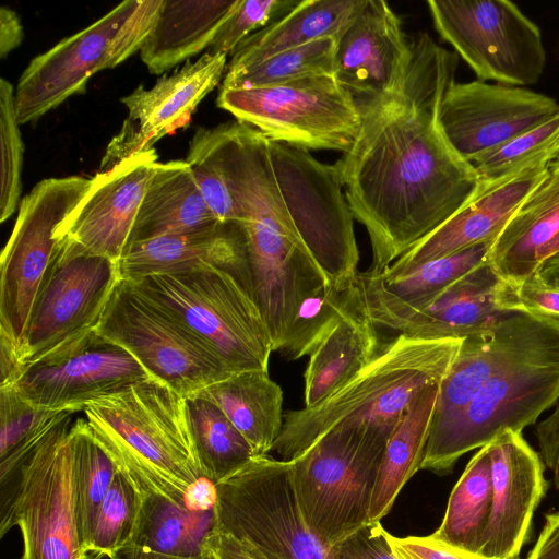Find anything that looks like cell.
<instances>
[{
	"label": "cell",
	"instance_id": "f35d334b",
	"mask_svg": "<svg viewBox=\"0 0 559 559\" xmlns=\"http://www.w3.org/2000/svg\"><path fill=\"white\" fill-rule=\"evenodd\" d=\"M557 160L559 112L473 164L480 181L477 197L492 191L532 168Z\"/></svg>",
	"mask_w": 559,
	"mask_h": 559
},
{
	"label": "cell",
	"instance_id": "1f68e13d",
	"mask_svg": "<svg viewBox=\"0 0 559 559\" xmlns=\"http://www.w3.org/2000/svg\"><path fill=\"white\" fill-rule=\"evenodd\" d=\"M366 0H304L282 17L251 34L230 55L226 70L262 61L278 52L343 33Z\"/></svg>",
	"mask_w": 559,
	"mask_h": 559
},
{
	"label": "cell",
	"instance_id": "ffe728a7",
	"mask_svg": "<svg viewBox=\"0 0 559 559\" xmlns=\"http://www.w3.org/2000/svg\"><path fill=\"white\" fill-rule=\"evenodd\" d=\"M226 68L227 56L205 52L171 75L162 76L151 88L140 85L122 97L128 117L108 144L99 171L152 150L162 138L189 124L195 108L218 85Z\"/></svg>",
	"mask_w": 559,
	"mask_h": 559
},
{
	"label": "cell",
	"instance_id": "f6af8a7d",
	"mask_svg": "<svg viewBox=\"0 0 559 559\" xmlns=\"http://www.w3.org/2000/svg\"><path fill=\"white\" fill-rule=\"evenodd\" d=\"M297 3L298 1L288 0H239L206 52L231 55L247 37L274 22L276 17H282Z\"/></svg>",
	"mask_w": 559,
	"mask_h": 559
},
{
	"label": "cell",
	"instance_id": "b9f144b4",
	"mask_svg": "<svg viewBox=\"0 0 559 559\" xmlns=\"http://www.w3.org/2000/svg\"><path fill=\"white\" fill-rule=\"evenodd\" d=\"M142 496L133 478L118 467L100 504L93 537L86 552L109 558L131 537L141 509Z\"/></svg>",
	"mask_w": 559,
	"mask_h": 559
},
{
	"label": "cell",
	"instance_id": "83f0119b",
	"mask_svg": "<svg viewBox=\"0 0 559 559\" xmlns=\"http://www.w3.org/2000/svg\"><path fill=\"white\" fill-rule=\"evenodd\" d=\"M536 314L515 311L489 328L463 338L460 350L440 383L430 432L453 420L495 371L515 352Z\"/></svg>",
	"mask_w": 559,
	"mask_h": 559
},
{
	"label": "cell",
	"instance_id": "3957f363",
	"mask_svg": "<svg viewBox=\"0 0 559 559\" xmlns=\"http://www.w3.org/2000/svg\"><path fill=\"white\" fill-rule=\"evenodd\" d=\"M463 338L397 334L348 383L312 407L284 412L273 450L293 462L341 425L396 426L417 393L441 382Z\"/></svg>",
	"mask_w": 559,
	"mask_h": 559
},
{
	"label": "cell",
	"instance_id": "ac0fdd59",
	"mask_svg": "<svg viewBox=\"0 0 559 559\" xmlns=\"http://www.w3.org/2000/svg\"><path fill=\"white\" fill-rule=\"evenodd\" d=\"M558 112L559 104L550 96L476 80L449 86L439 118L449 143L473 165Z\"/></svg>",
	"mask_w": 559,
	"mask_h": 559
},
{
	"label": "cell",
	"instance_id": "7bdbcfd3",
	"mask_svg": "<svg viewBox=\"0 0 559 559\" xmlns=\"http://www.w3.org/2000/svg\"><path fill=\"white\" fill-rule=\"evenodd\" d=\"M15 109V90L10 81L0 80V222L4 223L17 209L22 192L24 143Z\"/></svg>",
	"mask_w": 559,
	"mask_h": 559
},
{
	"label": "cell",
	"instance_id": "9f6ffc18",
	"mask_svg": "<svg viewBox=\"0 0 559 559\" xmlns=\"http://www.w3.org/2000/svg\"><path fill=\"white\" fill-rule=\"evenodd\" d=\"M81 559H99L96 555L93 552H82Z\"/></svg>",
	"mask_w": 559,
	"mask_h": 559
},
{
	"label": "cell",
	"instance_id": "5b68a950",
	"mask_svg": "<svg viewBox=\"0 0 559 559\" xmlns=\"http://www.w3.org/2000/svg\"><path fill=\"white\" fill-rule=\"evenodd\" d=\"M117 466L188 497L201 474L188 426L186 399L150 378L88 403L82 411Z\"/></svg>",
	"mask_w": 559,
	"mask_h": 559
},
{
	"label": "cell",
	"instance_id": "44dd1931",
	"mask_svg": "<svg viewBox=\"0 0 559 559\" xmlns=\"http://www.w3.org/2000/svg\"><path fill=\"white\" fill-rule=\"evenodd\" d=\"M129 475L140 489L141 509L131 537L109 559H216L214 484L202 478L180 499L148 477Z\"/></svg>",
	"mask_w": 559,
	"mask_h": 559
},
{
	"label": "cell",
	"instance_id": "c3c4849f",
	"mask_svg": "<svg viewBox=\"0 0 559 559\" xmlns=\"http://www.w3.org/2000/svg\"><path fill=\"white\" fill-rule=\"evenodd\" d=\"M388 540L399 559H486L445 545L431 535L401 538L388 534Z\"/></svg>",
	"mask_w": 559,
	"mask_h": 559
},
{
	"label": "cell",
	"instance_id": "52a82bcc",
	"mask_svg": "<svg viewBox=\"0 0 559 559\" xmlns=\"http://www.w3.org/2000/svg\"><path fill=\"white\" fill-rule=\"evenodd\" d=\"M395 427L337 426L292 462L304 520L325 547L369 523L377 477Z\"/></svg>",
	"mask_w": 559,
	"mask_h": 559
},
{
	"label": "cell",
	"instance_id": "5bb4252c",
	"mask_svg": "<svg viewBox=\"0 0 559 559\" xmlns=\"http://www.w3.org/2000/svg\"><path fill=\"white\" fill-rule=\"evenodd\" d=\"M58 245L20 349V376L94 332L120 281L118 262L90 253L72 242Z\"/></svg>",
	"mask_w": 559,
	"mask_h": 559
},
{
	"label": "cell",
	"instance_id": "7402d4cb",
	"mask_svg": "<svg viewBox=\"0 0 559 559\" xmlns=\"http://www.w3.org/2000/svg\"><path fill=\"white\" fill-rule=\"evenodd\" d=\"M157 154L138 153L98 171L85 195L56 231L58 242L119 262L129 246Z\"/></svg>",
	"mask_w": 559,
	"mask_h": 559
},
{
	"label": "cell",
	"instance_id": "bcb514c9",
	"mask_svg": "<svg viewBox=\"0 0 559 559\" xmlns=\"http://www.w3.org/2000/svg\"><path fill=\"white\" fill-rule=\"evenodd\" d=\"M380 522L368 523L329 549L328 559H399Z\"/></svg>",
	"mask_w": 559,
	"mask_h": 559
},
{
	"label": "cell",
	"instance_id": "f5cc1de1",
	"mask_svg": "<svg viewBox=\"0 0 559 559\" xmlns=\"http://www.w3.org/2000/svg\"><path fill=\"white\" fill-rule=\"evenodd\" d=\"M24 37L21 20L15 11L2 7L0 9V56L4 59L17 48Z\"/></svg>",
	"mask_w": 559,
	"mask_h": 559
},
{
	"label": "cell",
	"instance_id": "d590c367",
	"mask_svg": "<svg viewBox=\"0 0 559 559\" xmlns=\"http://www.w3.org/2000/svg\"><path fill=\"white\" fill-rule=\"evenodd\" d=\"M186 409L201 474L212 484L230 477L255 456L245 437L214 403L194 394L186 397Z\"/></svg>",
	"mask_w": 559,
	"mask_h": 559
},
{
	"label": "cell",
	"instance_id": "e575fe53",
	"mask_svg": "<svg viewBox=\"0 0 559 559\" xmlns=\"http://www.w3.org/2000/svg\"><path fill=\"white\" fill-rule=\"evenodd\" d=\"M492 507L491 460L487 447L469 460L453 487L444 518L431 536L453 548L480 556Z\"/></svg>",
	"mask_w": 559,
	"mask_h": 559
},
{
	"label": "cell",
	"instance_id": "ba28073f",
	"mask_svg": "<svg viewBox=\"0 0 559 559\" xmlns=\"http://www.w3.org/2000/svg\"><path fill=\"white\" fill-rule=\"evenodd\" d=\"M163 0H126L82 31L36 56L15 87L20 124L36 122L75 94L91 76L140 51Z\"/></svg>",
	"mask_w": 559,
	"mask_h": 559
},
{
	"label": "cell",
	"instance_id": "8d00e7d4",
	"mask_svg": "<svg viewBox=\"0 0 559 559\" xmlns=\"http://www.w3.org/2000/svg\"><path fill=\"white\" fill-rule=\"evenodd\" d=\"M70 438L73 456L75 521L82 552H86L100 504L118 466L96 440L84 417L73 420Z\"/></svg>",
	"mask_w": 559,
	"mask_h": 559
},
{
	"label": "cell",
	"instance_id": "30bf717a",
	"mask_svg": "<svg viewBox=\"0 0 559 559\" xmlns=\"http://www.w3.org/2000/svg\"><path fill=\"white\" fill-rule=\"evenodd\" d=\"M214 489L216 532L252 546L265 559H328L330 548L300 511L292 462L254 456Z\"/></svg>",
	"mask_w": 559,
	"mask_h": 559
},
{
	"label": "cell",
	"instance_id": "484cf974",
	"mask_svg": "<svg viewBox=\"0 0 559 559\" xmlns=\"http://www.w3.org/2000/svg\"><path fill=\"white\" fill-rule=\"evenodd\" d=\"M380 348L377 326L364 310L356 281L341 290L336 312L309 354L304 373L305 407L343 388Z\"/></svg>",
	"mask_w": 559,
	"mask_h": 559
},
{
	"label": "cell",
	"instance_id": "e0dca14e",
	"mask_svg": "<svg viewBox=\"0 0 559 559\" xmlns=\"http://www.w3.org/2000/svg\"><path fill=\"white\" fill-rule=\"evenodd\" d=\"M95 331L185 399L229 377L200 341L127 281L117 283Z\"/></svg>",
	"mask_w": 559,
	"mask_h": 559
},
{
	"label": "cell",
	"instance_id": "74e56055",
	"mask_svg": "<svg viewBox=\"0 0 559 559\" xmlns=\"http://www.w3.org/2000/svg\"><path fill=\"white\" fill-rule=\"evenodd\" d=\"M70 413L34 405L13 386H0L1 492L11 487L26 460Z\"/></svg>",
	"mask_w": 559,
	"mask_h": 559
},
{
	"label": "cell",
	"instance_id": "f546056e",
	"mask_svg": "<svg viewBox=\"0 0 559 559\" xmlns=\"http://www.w3.org/2000/svg\"><path fill=\"white\" fill-rule=\"evenodd\" d=\"M218 222L198 189L186 160L157 162L152 169L129 246L203 229Z\"/></svg>",
	"mask_w": 559,
	"mask_h": 559
},
{
	"label": "cell",
	"instance_id": "8992f818",
	"mask_svg": "<svg viewBox=\"0 0 559 559\" xmlns=\"http://www.w3.org/2000/svg\"><path fill=\"white\" fill-rule=\"evenodd\" d=\"M173 317L229 376L267 370L273 352L253 299L229 272L213 265L127 281Z\"/></svg>",
	"mask_w": 559,
	"mask_h": 559
},
{
	"label": "cell",
	"instance_id": "277c9868",
	"mask_svg": "<svg viewBox=\"0 0 559 559\" xmlns=\"http://www.w3.org/2000/svg\"><path fill=\"white\" fill-rule=\"evenodd\" d=\"M559 400V322L536 314L515 352L466 407L429 433L419 469L450 474L467 452L507 429L523 431Z\"/></svg>",
	"mask_w": 559,
	"mask_h": 559
},
{
	"label": "cell",
	"instance_id": "60d3db41",
	"mask_svg": "<svg viewBox=\"0 0 559 559\" xmlns=\"http://www.w3.org/2000/svg\"><path fill=\"white\" fill-rule=\"evenodd\" d=\"M497 238L477 243L450 255L432 260L406 272L382 277V286L403 301H414L444 289L467 273L489 262L490 250Z\"/></svg>",
	"mask_w": 559,
	"mask_h": 559
},
{
	"label": "cell",
	"instance_id": "681fc988",
	"mask_svg": "<svg viewBox=\"0 0 559 559\" xmlns=\"http://www.w3.org/2000/svg\"><path fill=\"white\" fill-rule=\"evenodd\" d=\"M539 456L554 475V485L559 489V403L554 412L535 429Z\"/></svg>",
	"mask_w": 559,
	"mask_h": 559
},
{
	"label": "cell",
	"instance_id": "d6a6232c",
	"mask_svg": "<svg viewBox=\"0 0 559 559\" xmlns=\"http://www.w3.org/2000/svg\"><path fill=\"white\" fill-rule=\"evenodd\" d=\"M197 395L214 403L226 415L255 456L267 455L273 450L283 428V391L267 370L229 376Z\"/></svg>",
	"mask_w": 559,
	"mask_h": 559
},
{
	"label": "cell",
	"instance_id": "4dcf8cb0",
	"mask_svg": "<svg viewBox=\"0 0 559 559\" xmlns=\"http://www.w3.org/2000/svg\"><path fill=\"white\" fill-rule=\"evenodd\" d=\"M239 0H163L156 22L140 49L152 74H162L207 50Z\"/></svg>",
	"mask_w": 559,
	"mask_h": 559
},
{
	"label": "cell",
	"instance_id": "ab89813d",
	"mask_svg": "<svg viewBox=\"0 0 559 559\" xmlns=\"http://www.w3.org/2000/svg\"><path fill=\"white\" fill-rule=\"evenodd\" d=\"M336 39L325 37L262 61L226 70L223 88H253L317 75H334Z\"/></svg>",
	"mask_w": 559,
	"mask_h": 559
},
{
	"label": "cell",
	"instance_id": "ee69618b",
	"mask_svg": "<svg viewBox=\"0 0 559 559\" xmlns=\"http://www.w3.org/2000/svg\"><path fill=\"white\" fill-rule=\"evenodd\" d=\"M192 177L209 209L223 223L238 222V212L225 177L200 128L190 140L187 158Z\"/></svg>",
	"mask_w": 559,
	"mask_h": 559
},
{
	"label": "cell",
	"instance_id": "9c48e42d",
	"mask_svg": "<svg viewBox=\"0 0 559 559\" xmlns=\"http://www.w3.org/2000/svg\"><path fill=\"white\" fill-rule=\"evenodd\" d=\"M91 185L92 178L82 176L47 178L20 202L0 258V359L19 372L32 309L58 251L56 231Z\"/></svg>",
	"mask_w": 559,
	"mask_h": 559
},
{
	"label": "cell",
	"instance_id": "6da1fadb",
	"mask_svg": "<svg viewBox=\"0 0 559 559\" xmlns=\"http://www.w3.org/2000/svg\"><path fill=\"white\" fill-rule=\"evenodd\" d=\"M409 43L399 81L381 94L356 98L360 129L335 163L354 219L370 239L368 271L377 274L475 200L480 185L440 124L459 55L423 32Z\"/></svg>",
	"mask_w": 559,
	"mask_h": 559
},
{
	"label": "cell",
	"instance_id": "d6986e66",
	"mask_svg": "<svg viewBox=\"0 0 559 559\" xmlns=\"http://www.w3.org/2000/svg\"><path fill=\"white\" fill-rule=\"evenodd\" d=\"M150 378L129 352L94 331L73 347L25 369L11 386L34 405L76 413Z\"/></svg>",
	"mask_w": 559,
	"mask_h": 559
},
{
	"label": "cell",
	"instance_id": "9a60e30c",
	"mask_svg": "<svg viewBox=\"0 0 559 559\" xmlns=\"http://www.w3.org/2000/svg\"><path fill=\"white\" fill-rule=\"evenodd\" d=\"M435 28L480 81L524 87L544 73L542 32L508 0H429Z\"/></svg>",
	"mask_w": 559,
	"mask_h": 559
},
{
	"label": "cell",
	"instance_id": "d4e9b609",
	"mask_svg": "<svg viewBox=\"0 0 559 559\" xmlns=\"http://www.w3.org/2000/svg\"><path fill=\"white\" fill-rule=\"evenodd\" d=\"M550 165L532 168L477 197L379 274L393 277L423 263L497 238L522 202L545 177Z\"/></svg>",
	"mask_w": 559,
	"mask_h": 559
},
{
	"label": "cell",
	"instance_id": "f1b7e54d",
	"mask_svg": "<svg viewBox=\"0 0 559 559\" xmlns=\"http://www.w3.org/2000/svg\"><path fill=\"white\" fill-rule=\"evenodd\" d=\"M559 231V160L522 202L489 254L495 271L518 285L537 271L538 250Z\"/></svg>",
	"mask_w": 559,
	"mask_h": 559
},
{
	"label": "cell",
	"instance_id": "7c38bea8",
	"mask_svg": "<svg viewBox=\"0 0 559 559\" xmlns=\"http://www.w3.org/2000/svg\"><path fill=\"white\" fill-rule=\"evenodd\" d=\"M267 146L277 187L304 243L332 287L352 286L359 272V251L336 165L269 138Z\"/></svg>",
	"mask_w": 559,
	"mask_h": 559
},
{
	"label": "cell",
	"instance_id": "f907efd6",
	"mask_svg": "<svg viewBox=\"0 0 559 559\" xmlns=\"http://www.w3.org/2000/svg\"><path fill=\"white\" fill-rule=\"evenodd\" d=\"M526 559H559V511L545 515L544 526Z\"/></svg>",
	"mask_w": 559,
	"mask_h": 559
},
{
	"label": "cell",
	"instance_id": "8fae6325",
	"mask_svg": "<svg viewBox=\"0 0 559 559\" xmlns=\"http://www.w3.org/2000/svg\"><path fill=\"white\" fill-rule=\"evenodd\" d=\"M216 104L266 138L307 150L342 153L360 129L356 97L334 75L253 87H221Z\"/></svg>",
	"mask_w": 559,
	"mask_h": 559
},
{
	"label": "cell",
	"instance_id": "4316f807",
	"mask_svg": "<svg viewBox=\"0 0 559 559\" xmlns=\"http://www.w3.org/2000/svg\"><path fill=\"white\" fill-rule=\"evenodd\" d=\"M213 265L229 272L243 287L245 235L239 222H218L210 227L130 245L118 262L120 280Z\"/></svg>",
	"mask_w": 559,
	"mask_h": 559
},
{
	"label": "cell",
	"instance_id": "2e32d148",
	"mask_svg": "<svg viewBox=\"0 0 559 559\" xmlns=\"http://www.w3.org/2000/svg\"><path fill=\"white\" fill-rule=\"evenodd\" d=\"M357 285L364 310L377 328L409 337L464 338L514 310V285L487 262L437 294L403 301L390 294L379 276L359 271Z\"/></svg>",
	"mask_w": 559,
	"mask_h": 559
},
{
	"label": "cell",
	"instance_id": "816d5d0a",
	"mask_svg": "<svg viewBox=\"0 0 559 559\" xmlns=\"http://www.w3.org/2000/svg\"><path fill=\"white\" fill-rule=\"evenodd\" d=\"M216 559H265L252 546L215 531L211 538Z\"/></svg>",
	"mask_w": 559,
	"mask_h": 559
},
{
	"label": "cell",
	"instance_id": "836d02e7",
	"mask_svg": "<svg viewBox=\"0 0 559 559\" xmlns=\"http://www.w3.org/2000/svg\"><path fill=\"white\" fill-rule=\"evenodd\" d=\"M440 383L417 393L392 432L373 489L369 523L380 522L389 513L403 486L420 468Z\"/></svg>",
	"mask_w": 559,
	"mask_h": 559
},
{
	"label": "cell",
	"instance_id": "11a10c76",
	"mask_svg": "<svg viewBox=\"0 0 559 559\" xmlns=\"http://www.w3.org/2000/svg\"><path fill=\"white\" fill-rule=\"evenodd\" d=\"M557 254H559V231L538 250L536 255L537 267L539 269L542 263Z\"/></svg>",
	"mask_w": 559,
	"mask_h": 559
},
{
	"label": "cell",
	"instance_id": "7dc6e473",
	"mask_svg": "<svg viewBox=\"0 0 559 559\" xmlns=\"http://www.w3.org/2000/svg\"><path fill=\"white\" fill-rule=\"evenodd\" d=\"M514 309L559 322V287L545 283L534 273L514 285Z\"/></svg>",
	"mask_w": 559,
	"mask_h": 559
},
{
	"label": "cell",
	"instance_id": "db71d44e",
	"mask_svg": "<svg viewBox=\"0 0 559 559\" xmlns=\"http://www.w3.org/2000/svg\"><path fill=\"white\" fill-rule=\"evenodd\" d=\"M545 283L559 287V254L546 260L535 272Z\"/></svg>",
	"mask_w": 559,
	"mask_h": 559
},
{
	"label": "cell",
	"instance_id": "603a6c76",
	"mask_svg": "<svg viewBox=\"0 0 559 559\" xmlns=\"http://www.w3.org/2000/svg\"><path fill=\"white\" fill-rule=\"evenodd\" d=\"M486 447L491 460L492 507L480 556L518 559L547 490L545 465L521 431L507 429Z\"/></svg>",
	"mask_w": 559,
	"mask_h": 559
},
{
	"label": "cell",
	"instance_id": "7a4b0ae2",
	"mask_svg": "<svg viewBox=\"0 0 559 559\" xmlns=\"http://www.w3.org/2000/svg\"><path fill=\"white\" fill-rule=\"evenodd\" d=\"M245 235L243 288L270 331L273 352L290 340L301 311L332 286L299 236L280 192L267 138L241 121L205 129Z\"/></svg>",
	"mask_w": 559,
	"mask_h": 559
},
{
	"label": "cell",
	"instance_id": "4fadbf2b",
	"mask_svg": "<svg viewBox=\"0 0 559 559\" xmlns=\"http://www.w3.org/2000/svg\"><path fill=\"white\" fill-rule=\"evenodd\" d=\"M73 414L44 438L1 493L0 536L20 528V559H81L70 438Z\"/></svg>",
	"mask_w": 559,
	"mask_h": 559
},
{
	"label": "cell",
	"instance_id": "cb8c5ba5",
	"mask_svg": "<svg viewBox=\"0 0 559 559\" xmlns=\"http://www.w3.org/2000/svg\"><path fill=\"white\" fill-rule=\"evenodd\" d=\"M411 58L409 37L383 0L365 5L336 39L334 78L356 98L390 90Z\"/></svg>",
	"mask_w": 559,
	"mask_h": 559
}]
</instances>
